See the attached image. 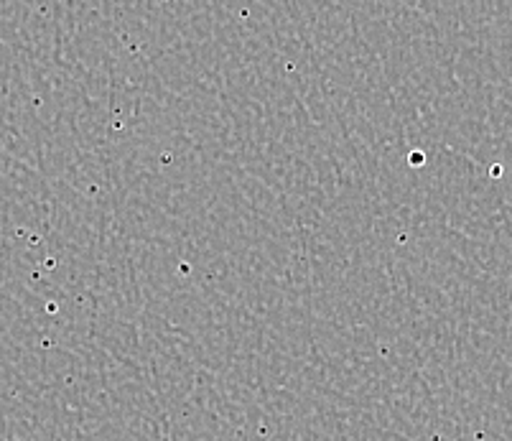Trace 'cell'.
<instances>
[]
</instances>
